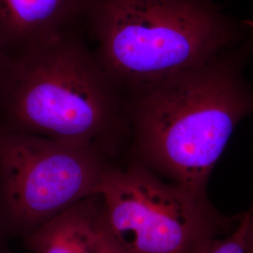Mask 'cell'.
Here are the masks:
<instances>
[{"label":"cell","mask_w":253,"mask_h":253,"mask_svg":"<svg viewBox=\"0 0 253 253\" xmlns=\"http://www.w3.org/2000/svg\"><path fill=\"white\" fill-rule=\"evenodd\" d=\"M248 223V213L241 215L237 226L224 238H217L207 253H245V233Z\"/></svg>","instance_id":"cell-8"},{"label":"cell","mask_w":253,"mask_h":253,"mask_svg":"<svg viewBox=\"0 0 253 253\" xmlns=\"http://www.w3.org/2000/svg\"><path fill=\"white\" fill-rule=\"evenodd\" d=\"M100 216V196H92L29 233L25 244L34 253H96Z\"/></svg>","instance_id":"cell-7"},{"label":"cell","mask_w":253,"mask_h":253,"mask_svg":"<svg viewBox=\"0 0 253 253\" xmlns=\"http://www.w3.org/2000/svg\"><path fill=\"white\" fill-rule=\"evenodd\" d=\"M12 129L109 154L119 122L115 83L98 58L65 33L0 58Z\"/></svg>","instance_id":"cell-2"},{"label":"cell","mask_w":253,"mask_h":253,"mask_svg":"<svg viewBox=\"0 0 253 253\" xmlns=\"http://www.w3.org/2000/svg\"><path fill=\"white\" fill-rule=\"evenodd\" d=\"M98 60L131 91L207 63L240 31L205 0H89Z\"/></svg>","instance_id":"cell-3"},{"label":"cell","mask_w":253,"mask_h":253,"mask_svg":"<svg viewBox=\"0 0 253 253\" xmlns=\"http://www.w3.org/2000/svg\"><path fill=\"white\" fill-rule=\"evenodd\" d=\"M98 195L106 226L129 253H207L241 217L220 213L208 192L165 181L136 160L113 166Z\"/></svg>","instance_id":"cell-4"},{"label":"cell","mask_w":253,"mask_h":253,"mask_svg":"<svg viewBox=\"0 0 253 253\" xmlns=\"http://www.w3.org/2000/svg\"><path fill=\"white\" fill-rule=\"evenodd\" d=\"M247 213L248 223L245 233V253H253V203Z\"/></svg>","instance_id":"cell-10"},{"label":"cell","mask_w":253,"mask_h":253,"mask_svg":"<svg viewBox=\"0 0 253 253\" xmlns=\"http://www.w3.org/2000/svg\"><path fill=\"white\" fill-rule=\"evenodd\" d=\"M99 147L56 141L0 126V218L26 236L98 195L114 166Z\"/></svg>","instance_id":"cell-5"},{"label":"cell","mask_w":253,"mask_h":253,"mask_svg":"<svg viewBox=\"0 0 253 253\" xmlns=\"http://www.w3.org/2000/svg\"><path fill=\"white\" fill-rule=\"evenodd\" d=\"M252 39L207 63L132 91L129 123L135 160L161 177L208 192L236 126L253 116L243 75Z\"/></svg>","instance_id":"cell-1"},{"label":"cell","mask_w":253,"mask_h":253,"mask_svg":"<svg viewBox=\"0 0 253 253\" xmlns=\"http://www.w3.org/2000/svg\"><path fill=\"white\" fill-rule=\"evenodd\" d=\"M96 253H129L109 231L102 217V211L96 235Z\"/></svg>","instance_id":"cell-9"},{"label":"cell","mask_w":253,"mask_h":253,"mask_svg":"<svg viewBox=\"0 0 253 253\" xmlns=\"http://www.w3.org/2000/svg\"><path fill=\"white\" fill-rule=\"evenodd\" d=\"M89 0H0V56L19 52L65 33Z\"/></svg>","instance_id":"cell-6"}]
</instances>
